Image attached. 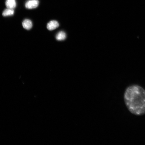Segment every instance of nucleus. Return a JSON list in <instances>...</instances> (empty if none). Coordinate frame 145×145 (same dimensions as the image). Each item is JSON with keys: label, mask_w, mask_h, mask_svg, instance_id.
Listing matches in <instances>:
<instances>
[{"label": "nucleus", "mask_w": 145, "mask_h": 145, "mask_svg": "<svg viewBox=\"0 0 145 145\" xmlns=\"http://www.w3.org/2000/svg\"><path fill=\"white\" fill-rule=\"evenodd\" d=\"M8 8L13 9L16 7V3L15 0H6L5 3Z\"/></svg>", "instance_id": "5"}, {"label": "nucleus", "mask_w": 145, "mask_h": 145, "mask_svg": "<svg viewBox=\"0 0 145 145\" xmlns=\"http://www.w3.org/2000/svg\"><path fill=\"white\" fill-rule=\"evenodd\" d=\"M23 28L29 30L32 27V22L29 19H25L22 23Z\"/></svg>", "instance_id": "4"}, {"label": "nucleus", "mask_w": 145, "mask_h": 145, "mask_svg": "<svg viewBox=\"0 0 145 145\" xmlns=\"http://www.w3.org/2000/svg\"><path fill=\"white\" fill-rule=\"evenodd\" d=\"M56 37V39L58 40H63L66 39V35L64 32L61 31L57 34Z\"/></svg>", "instance_id": "6"}, {"label": "nucleus", "mask_w": 145, "mask_h": 145, "mask_svg": "<svg viewBox=\"0 0 145 145\" xmlns=\"http://www.w3.org/2000/svg\"><path fill=\"white\" fill-rule=\"evenodd\" d=\"M59 26L58 22L55 20H52L47 24V28L50 31L53 30L58 28Z\"/></svg>", "instance_id": "3"}, {"label": "nucleus", "mask_w": 145, "mask_h": 145, "mask_svg": "<svg viewBox=\"0 0 145 145\" xmlns=\"http://www.w3.org/2000/svg\"><path fill=\"white\" fill-rule=\"evenodd\" d=\"M14 11L13 9L7 8L3 12L2 15L4 17L11 16L14 14Z\"/></svg>", "instance_id": "7"}, {"label": "nucleus", "mask_w": 145, "mask_h": 145, "mask_svg": "<svg viewBox=\"0 0 145 145\" xmlns=\"http://www.w3.org/2000/svg\"><path fill=\"white\" fill-rule=\"evenodd\" d=\"M39 4L38 0H29L26 3L25 7L28 9H33L37 7Z\"/></svg>", "instance_id": "2"}, {"label": "nucleus", "mask_w": 145, "mask_h": 145, "mask_svg": "<svg viewBox=\"0 0 145 145\" xmlns=\"http://www.w3.org/2000/svg\"><path fill=\"white\" fill-rule=\"evenodd\" d=\"M124 98L128 110L133 114L141 116L145 114V90L142 87L137 85L129 86Z\"/></svg>", "instance_id": "1"}]
</instances>
